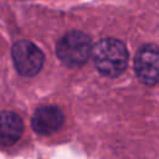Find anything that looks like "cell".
<instances>
[{
  "label": "cell",
  "instance_id": "obj_5",
  "mask_svg": "<svg viewBox=\"0 0 159 159\" xmlns=\"http://www.w3.org/2000/svg\"><path fill=\"white\" fill-rule=\"evenodd\" d=\"M65 122V114L57 106H42L32 116V129L41 135H48L57 132Z\"/></svg>",
  "mask_w": 159,
  "mask_h": 159
},
{
  "label": "cell",
  "instance_id": "obj_4",
  "mask_svg": "<svg viewBox=\"0 0 159 159\" xmlns=\"http://www.w3.org/2000/svg\"><path fill=\"white\" fill-rule=\"evenodd\" d=\"M134 71L139 81L147 86L159 83V47L155 45L142 46L134 58Z\"/></svg>",
  "mask_w": 159,
  "mask_h": 159
},
{
  "label": "cell",
  "instance_id": "obj_1",
  "mask_svg": "<svg viewBox=\"0 0 159 159\" xmlns=\"http://www.w3.org/2000/svg\"><path fill=\"white\" fill-rule=\"evenodd\" d=\"M91 55L96 68L106 77L113 78L120 76L128 65V50L117 39H102L92 47Z\"/></svg>",
  "mask_w": 159,
  "mask_h": 159
},
{
  "label": "cell",
  "instance_id": "obj_3",
  "mask_svg": "<svg viewBox=\"0 0 159 159\" xmlns=\"http://www.w3.org/2000/svg\"><path fill=\"white\" fill-rule=\"evenodd\" d=\"M11 56L15 68L21 76L32 77L40 72L43 66L45 56L42 51L31 41L20 40L14 43Z\"/></svg>",
  "mask_w": 159,
  "mask_h": 159
},
{
  "label": "cell",
  "instance_id": "obj_6",
  "mask_svg": "<svg viewBox=\"0 0 159 159\" xmlns=\"http://www.w3.org/2000/svg\"><path fill=\"white\" fill-rule=\"evenodd\" d=\"M24 130L22 119L10 111L0 112V145L10 147L15 144Z\"/></svg>",
  "mask_w": 159,
  "mask_h": 159
},
{
  "label": "cell",
  "instance_id": "obj_2",
  "mask_svg": "<svg viewBox=\"0 0 159 159\" xmlns=\"http://www.w3.org/2000/svg\"><path fill=\"white\" fill-rule=\"evenodd\" d=\"M56 53L60 61L71 68L83 66L92 53V43L88 35L82 31H70L57 42Z\"/></svg>",
  "mask_w": 159,
  "mask_h": 159
}]
</instances>
